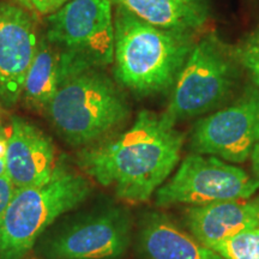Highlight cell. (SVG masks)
Wrapping results in <instances>:
<instances>
[{"instance_id": "8fae6325", "label": "cell", "mask_w": 259, "mask_h": 259, "mask_svg": "<svg viewBox=\"0 0 259 259\" xmlns=\"http://www.w3.org/2000/svg\"><path fill=\"white\" fill-rule=\"evenodd\" d=\"M5 163L6 176L16 189L45 184L57 166L53 142L31 122L12 116Z\"/></svg>"}, {"instance_id": "7c38bea8", "label": "cell", "mask_w": 259, "mask_h": 259, "mask_svg": "<svg viewBox=\"0 0 259 259\" xmlns=\"http://www.w3.org/2000/svg\"><path fill=\"white\" fill-rule=\"evenodd\" d=\"M186 223L197 240L212 248L248 229L258 228L253 200L233 199L196 205L187 210Z\"/></svg>"}, {"instance_id": "6da1fadb", "label": "cell", "mask_w": 259, "mask_h": 259, "mask_svg": "<svg viewBox=\"0 0 259 259\" xmlns=\"http://www.w3.org/2000/svg\"><path fill=\"white\" fill-rule=\"evenodd\" d=\"M184 136L164 114L141 111L128 130L83 150L78 164L100 185L120 199L147 202L180 160Z\"/></svg>"}, {"instance_id": "4fadbf2b", "label": "cell", "mask_w": 259, "mask_h": 259, "mask_svg": "<svg viewBox=\"0 0 259 259\" xmlns=\"http://www.w3.org/2000/svg\"><path fill=\"white\" fill-rule=\"evenodd\" d=\"M155 27L196 34L210 17L209 0H111Z\"/></svg>"}, {"instance_id": "44dd1931", "label": "cell", "mask_w": 259, "mask_h": 259, "mask_svg": "<svg viewBox=\"0 0 259 259\" xmlns=\"http://www.w3.org/2000/svg\"><path fill=\"white\" fill-rule=\"evenodd\" d=\"M9 132H10V126L8 127V126L5 125L4 116H3L2 109H0V141H2V139H8Z\"/></svg>"}, {"instance_id": "9c48e42d", "label": "cell", "mask_w": 259, "mask_h": 259, "mask_svg": "<svg viewBox=\"0 0 259 259\" xmlns=\"http://www.w3.org/2000/svg\"><path fill=\"white\" fill-rule=\"evenodd\" d=\"M130 244L124 212L111 210L63 229L48 242V259H109L120 257Z\"/></svg>"}, {"instance_id": "d6986e66", "label": "cell", "mask_w": 259, "mask_h": 259, "mask_svg": "<svg viewBox=\"0 0 259 259\" xmlns=\"http://www.w3.org/2000/svg\"><path fill=\"white\" fill-rule=\"evenodd\" d=\"M15 191L16 187L6 174L0 177V223H2L6 209L14 197Z\"/></svg>"}, {"instance_id": "ba28073f", "label": "cell", "mask_w": 259, "mask_h": 259, "mask_svg": "<svg viewBox=\"0 0 259 259\" xmlns=\"http://www.w3.org/2000/svg\"><path fill=\"white\" fill-rule=\"evenodd\" d=\"M259 139V88L250 85L231 106L225 107L194 126L191 149L233 163L251 156Z\"/></svg>"}, {"instance_id": "52a82bcc", "label": "cell", "mask_w": 259, "mask_h": 259, "mask_svg": "<svg viewBox=\"0 0 259 259\" xmlns=\"http://www.w3.org/2000/svg\"><path fill=\"white\" fill-rule=\"evenodd\" d=\"M259 190V179L216 156L191 154L173 177L156 191L158 206L177 204L205 205L248 199Z\"/></svg>"}, {"instance_id": "603a6c76", "label": "cell", "mask_w": 259, "mask_h": 259, "mask_svg": "<svg viewBox=\"0 0 259 259\" xmlns=\"http://www.w3.org/2000/svg\"><path fill=\"white\" fill-rule=\"evenodd\" d=\"M254 202V205H255V209H257V218H258V228H259V196L257 198L253 199Z\"/></svg>"}, {"instance_id": "2e32d148", "label": "cell", "mask_w": 259, "mask_h": 259, "mask_svg": "<svg viewBox=\"0 0 259 259\" xmlns=\"http://www.w3.org/2000/svg\"><path fill=\"white\" fill-rule=\"evenodd\" d=\"M212 250L226 259H259V228L239 233Z\"/></svg>"}, {"instance_id": "9a60e30c", "label": "cell", "mask_w": 259, "mask_h": 259, "mask_svg": "<svg viewBox=\"0 0 259 259\" xmlns=\"http://www.w3.org/2000/svg\"><path fill=\"white\" fill-rule=\"evenodd\" d=\"M60 56L46 37L38 41L36 53L24 80L22 97L34 109H46L64 82Z\"/></svg>"}, {"instance_id": "3957f363", "label": "cell", "mask_w": 259, "mask_h": 259, "mask_svg": "<svg viewBox=\"0 0 259 259\" xmlns=\"http://www.w3.org/2000/svg\"><path fill=\"white\" fill-rule=\"evenodd\" d=\"M90 192L89 180L63 162L45 184L16 189L0 223V259H24L42 233Z\"/></svg>"}, {"instance_id": "7402d4cb", "label": "cell", "mask_w": 259, "mask_h": 259, "mask_svg": "<svg viewBox=\"0 0 259 259\" xmlns=\"http://www.w3.org/2000/svg\"><path fill=\"white\" fill-rule=\"evenodd\" d=\"M6 174V163L5 157H0V177Z\"/></svg>"}, {"instance_id": "ffe728a7", "label": "cell", "mask_w": 259, "mask_h": 259, "mask_svg": "<svg viewBox=\"0 0 259 259\" xmlns=\"http://www.w3.org/2000/svg\"><path fill=\"white\" fill-rule=\"evenodd\" d=\"M251 162H252V169L257 179H259V139L255 143L253 150L251 153Z\"/></svg>"}, {"instance_id": "5bb4252c", "label": "cell", "mask_w": 259, "mask_h": 259, "mask_svg": "<svg viewBox=\"0 0 259 259\" xmlns=\"http://www.w3.org/2000/svg\"><path fill=\"white\" fill-rule=\"evenodd\" d=\"M141 245L149 259H226L163 215L145 220Z\"/></svg>"}, {"instance_id": "e0dca14e", "label": "cell", "mask_w": 259, "mask_h": 259, "mask_svg": "<svg viewBox=\"0 0 259 259\" xmlns=\"http://www.w3.org/2000/svg\"><path fill=\"white\" fill-rule=\"evenodd\" d=\"M242 69L247 71L252 82L259 88V29L235 48Z\"/></svg>"}, {"instance_id": "ac0fdd59", "label": "cell", "mask_w": 259, "mask_h": 259, "mask_svg": "<svg viewBox=\"0 0 259 259\" xmlns=\"http://www.w3.org/2000/svg\"><path fill=\"white\" fill-rule=\"evenodd\" d=\"M69 0H10L11 4L19 6L35 16H50L64 6Z\"/></svg>"}, {"instance_id": "30bf717a", "label": "cell", "mask_w": 259, "mask_h": 259, "mask_svg": "<svg viewBox=\"0 0 259 259\" xmlns=\"http://www.w3.org/2000/svg\"><path fill=\"white\" fill-rule=\"evenodd\" d=\"M38 45L34 19L11 3H0V101L11 107L22 97Z\"/></svg>"}, {"instance_id": "277c9868", "label": "cell", "mask_w": 259, "mask_h": 259, "mask_svg": "<svg viewBox=\"0 0 259 259\" xmlns=\"http://www.w3.org/2000/svg\"><path fill=\"white\" fill-rule=\"evenodd\" d=\"M57 132L73 145L99 141L128 116L125 96L97 69L67 77L46 108Z\"/></svg>"}, {"instance_id": "5b68a950", "label": "cell", "mask_w": 259, "mask_h": 259, "mask_svg": "<svg viewBox=\"0 0 259 259\" xmlns=\"http://www.w3.org/2000/svg\"><path fill=\"white\" fill-rule=\"evenodd\" d=\"M45 37L59 53L65 79L112 64L114 60L112 2L69 0L48 16Z\"/></svg>"}, {"instance_id": "8992f818", "label": "cell", "mask_w": 259, "mask_h": 259, "mask_svg": "<svg viewBox=\"0 0 259 259\" xmlns=\"http://www.w3.org/2000/svg\"><path fill=\"white\" fill-rule=\"evenodd\" d=\"M235 48L216 32L196 41L174 83L167 111L174 122L205 114L228 97L240 78Z\"/></svg>"}, {"instance_id": "7a4b0ae2", "label": "cell", "mask_w": 259, "mask_h": 259, "mask_svg": "<svg viewBox=\"0 0 259 259\" xmlns=\"http://www.w3.org/2000/svg\"><path fill=\"white\" fill-rule=\"evenodd\" d=\"M194 35L155 27L116 6L113 60L116 79L141 96L167 92L193 50Z\"/></svg>"}]
</instances>
